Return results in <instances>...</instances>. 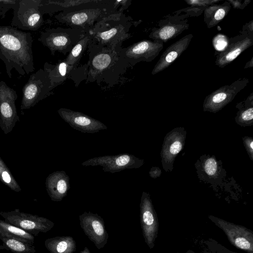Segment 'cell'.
I'll list each match as a JSON object with an SVG mask.
<instances>
[{
  "instance_id": "31",
  "label": "cell",
  "mask_w": 253,
  "mask_h": 253,
  "mask_svg": "<svg viewBox=\"0 0 253 253\" xmlns=\"http://www.w3.org/2000/svg\"><path fill=\"white\" fill-rule=\"evenodd\" d=\"M228 42L229 40L226 36L222 34L217 35L212 40V44L214 48L220 52L226 47Z\"/></svg>"
},
{
  "instance_id": "22",
  "label": "cell",
  "mask_w": 253,
  "mask_h": 253,
  "mask_svg": "<svg viewBox=\"0 0 253 253\" xmlns=\"http://www.w3.org/2000/svg\"><path fill=\"white\" fill-rule=\"evenodd\" d=\"M76 68L77 67L71 66L63 60L55 65L45 62L43 70L46 73L53 89L69 78V75H72V73Z\"/></svg>"
},
{
  "instance_id": "1",
  "label": "cell",
  "mask_w": 253,
  "mask_h": 253,
  "mask_svg": "<svg viewBox=\"0 0 253 253\" xmlns=\"http://www.w3.org/2000/svg\"><path fill=\"white\" fill-rule=\"evenodd\" d=\"M33 42L31 33L11 26H0V59L10 79L13 69L21 76L35 71Z\"/></svg>"
},
{
  "instance_id": "38",
  "label": "cell",
  "mask_w": 253,
  "mask_h": 253,
  "mask_svg": "<svg viewBox=\"0 0 253 253\" xmlns=\"http://www.w3.org/2000/svg\"><path fill=\"white\" fill-rule=\"evenodd\" d=\"M253 58L252 57L251 60L249 62H247L246 66H245V68H251L253 67Z\"/></svg>"
},
{
  "instance_id": "23",
  "label": "cell",
  "mask_w": 253,
  "mask_h": 253,
  "mask_svg": "<svg viewBox=\"0 0 253 253\" xmlns=\"http://www.w3.org/2000/svg\"><path fill=\"white\" fill-rule=\"evenodd\" d=\"M91 1V0H40V10L42 15L44 14L52 15L57 11L60 10L63 11L73 9Z\"/></svg>"
},
{
  "instance_id": "37",
  "label": "cell",
  "mask_w": 253,
  "mask_h": 253,
  "mask_svg": "<svg viewBox=\"0 0 253 253\" xmlns=\"http://www.w3.org/2000/svg\"><path fill=\"white\" fill-rule=\"evenodd\" d=\"M160 173L161 171L158 168H152L149 172L150 176L153 178H156L159 176Z\"/></svg>"
},
{
  "instance_id": "7",
  "label": "cell",
  "mask_w": 253,
  "mask_h": 253,
  "mask_svg": "<svg viewBox=\"0 0 253 253\" xmlns=\"http://www.w3.org/2000/svg\"><path fill=\"white\" fill-rule=\"evenodd\" d=\"M40 4V0H16L11 26L27 31L38 30L44 24Z\"/></svg>"
},
{
  "instance_id": "8",
  "label": "cell",
  "mask_w": 253,
  "mask_h": 253,
  "mask_svg": "<svg viewBox=\"0 0 253 253\" xmlns=\"http://www.w3.org/2000/svg\"><path fill=\"white\" fill-rule=\"evenodd\" d=\"M17 97L13 88L0 81V128L5 134L10 133L19 121L16 106Z\"/></svg>"
},
{
  "instance_id": "25",
  "label": "cell",
  "mask_w": 253,
  "mask_h": 253,
  "mask_svg": "<svg viewBox=\"0 0 253 253\" xmlns=\"http://www.w3.org/2000/svg\"><path fill=\"white\" fill-rule=\"evenodd\" d=\"M231 8L230 4L226 0L222 4H214L206 7L204 10V20L208 28L217 25L227 15Z\"/></svg>"
},
{
  "instance_id": "27",
  "label": "cell",
  "mask_w": 253,
  "mask_h": 253,
  "mask_svg": "<svg viewBox=\"0 0 253 253\" xmlns=\"http://www.w3.org/2000/svg\"><path fill=\"white\" fill-rule=\"evenodd\" d=\"M91 40V37L88 31L85 35L74 46L64 61L68 65L77 67L78 64L84 53L88 47Z\"/></svg>"
},
{
  "instance_id": "11",
  "label": "cell",
  "mask_w": 253,
  "mask_h": 253,
  "mask_svg": "<svg viewBox=\"0 0 253 253\" xmlns=\"http://www.w3.org/2000/svg\"><path fill=\"white\" fill-rule=\"evenodd\" d=\"M209 217L224 232L232 245L248 253H253V232L250 229L213 216Z\"/></svg>"
},
{
  "instance_id": "19",
  "label": "cell",
  "mask_w": 253,
  "mask_h": 253,
  "mask_svg": "<svg viewBox=\"0 0 253 253\" xmlns=\"http://www.w3.org/2000/svg\"><path fill=\"white\" fill-rule=\"evenodd\" d=\"M45 188L52 201L60 202L70 188V177L64 170L54 171L46 177Z\"/></svg>"
},
{
  "instance_id": "30",
  "label": "cell",
  "mask_w": 253,
  "mask_h": 253,
  "mask_svg": "<svg viewBox=\"0 0 253 253\" xmlns=\"http://www.w3.org/2000/svg\"><path fill=\"white\" fill-rule=\"evenodd\" d=\"M236 121L240 125H249L253 123V107L252 106L247 107L246 109L240 111L237 116Z\"/></svg>"
},
{
  "instance_id": "40",
  "label": "cell",
  "mask_w": 253,
  "mask_h": 253,
  "mask_svg": "<svg viewBox=\"0 0 253 253\" xmlns=\"http://www.w3.org/2000/svg\"><path fill=\"white\" fill-rule=\"evenodd\" d=\"M4 249V247L0 245V250H2Z\"/></svg>"
},
{
  "instance_id": "29",
  "label": "cell",
  "mask_w": 253,
  "mask_h": 253,
  "mask_svg": "<svg viewBox=\"0 0 253 253\" xmlns=\"http://www.w3.org/2000/svg\"><path fill=\"white\" fill-rule=\"evenodd\" d=\"M0 239L11 251L16 253L30 252L32 248L28 243L18 240L0 236Z\"/></svg>"
},
{
  "instance_id": "10",
  "label": "cell",
  "mask_w": 253,
  "mask_h": 253,
  "mask_svg": "<svg viewBox=\"0 0 253 253\" xmlns=\"http://www.w3.org/2000/svg\"><path fill=\"white\" fill-rule=\"evenodd\" d=\"M144 164L135 156L123 153L116 155H106L89 159L81 164L83 166H101L104 172L114 173L129 169L140 168Z\"/></svg>"
},
{
  "instance_id": "5",
  "label": "cell",
  "mask_w": 253,
  "mask_h": 253,
  "mask_svg": "<svg viewBox=\"0 0 253 253\" xmlns=\"http://www.w3.org/2000/svg\"><path fill=\"white\" fill-rule=\"evenodd\" d=\"M89 30L80 28H52L40 33L38 41L47 47L52 55L56 52H70Z\"/></svg>"
},
{
  "instance_id": "13",
  "label": "cell",
  "mask_w": 253,
  "mask_h": 253,
  "mask_svg": "<svg viewBox=\"0 0 253 253\" xmlns=\"http://www.w3.org/2000/svg\"><path fill=\"white\" fill-rule=\"evenodd\" d=\"M249 82L247 78L239 79L230 85L221 86L213 91L205 99L204 111L215 113L219 111L231 102Z\"/></svg>"
},
{
  "instance_id": "33",
  "label": "cell",
  "mask_w": 253,
  "mask_h": 253,
  "mask_svg": "<svg viewBox=\"0 0 253 253\" xmlns=\"http://www.w3.org/2000/svg\"><path fill=\"white\" fill-rule=\"evenodd\" d=\"M185 1L192 6L206 8L220 1L219 0H185Z\"/></svg>"
},
{
  "instance_id": "2",
  "label": "cell",
  "mask_w": 253,
  "mask_h": 253,
  "mask_svg": "<svg viewBox=\"0 0 253 253\" xmlns=\"http://www.w3.org/2000/svg\"><path fill=\"white\" fill-rule=\"evenodd\" d=\"M89 79L114 83L129 64L122 53L121 46L109 47L90 43Z\"/></svg>"
},
{
  "instance_id": "18",
  "label": "cell",
  "mask_w": 253,
  "mask_h": 253,
  "mask_svg": "<svg viewBox=\"0 0 253 253\" xmlns=\"http://www.w3.org/2000/svg\"><path fill=\"white\" fill-rule=\"evenodd\" d=\"M193 37L192 34H188L169 46L155 65L152 74L155 75L169 67L187 48Z\"/></svg>"
},
{
  "instance_id": "41",
  "label": "cell",
  "mask_w": 253,
  "mask_h": 253,
  "mask_svg": "<svg viewBox=\"0 0 253 253\" xmlns=\"http://www.w3.org/2000/svg\"><path fill=\"white\" fill-rule=\"evenodd\" d=\"M186 253H193L191 251H189V252H187Z\"/></svg>"
},
{
  "instance_id": "26",
  "label": "cell",
  "mask_w": 253,
  "mask_h": 253,
  "mask_svg": "<svg viewBox=\"0 0 253 253\" xmlns=\"http://www.w3.org/2000/svg\"><path fill=\"white\" fill-rule=\"evenodd\" d=\"M0 236L15 239L28 244L34 242V237L28 232L0 219Z\"/></svg>"
},
{
  "instance_id": "34",
  "label": "cell",
  "mask_w": 253,
  "mask_h": 253,
  "mask_svg": "<svg viewBox=\"0 0 253 253\" xmlns=\"http://www.w3.org/2000/svg\"><path fill=\"white\" fill-rule=\"evenodd\" d=\"M217 163L215 160L211 157L206 160L204 164V169L209 175H213L216 172Z\"/></svg>"
},
{
  "instance_id": "3",
  "label": "cell",
  "mask_w": 253,
  "mask_h": 253,
  "mask_svg": "<svg viewBox=\"0 0 253 253\" xmlns=\"http://www.w3.org/2000/svg\"><path fill=\"white\" fill-rule=\"evenodd\" d=\"M115 0H95L63 11L55 16L59 22L73 28L91 29L104 17L117 10Z\"/></svg>"
},
{
  "instance_id": "15",
  "label": "cell",
  "mask_w": 253,
  "mask_h": 253,
  "mask_svg": "<svg viewBox=\"0 0 253 253\" xmlns=\"http://www.w3.org/2000/svg\"><path fill=\"white\" fill-rule=\"evenodd\" d=\"M163 46L164 43L161 42L144 40L122 48V53L128 64L134 65L141 61H152L159 55Z\"/></svg>"
},
{
  "instance_id": "35",
  "label": "cell",
  "mask_w": 253,
  "mask_h": 253,
  "mask_svg": "<svg viewBox=\"0 0 253 253\" xmlns=\"http://www.w3.org/2000/svg\"><path fill=\"white\" fill-rule=\"evenodd\" d=\"M244 144L248 154L253 160V140L251 137H245L244 138Z\"/></svg>"
},
{
  "instance_id": "42",
  "label": "cell",
  "mask_w": 253,
  "mask_h": 253,
  "mask_svg": "<svg viewBox=\"0 0 253 253\" xmlns=\"http://www.w3.org/2000/svg\"><path fill=\"white\" fill-rule=\"evenodd\" d=\"M0 74H1V72H0Z\"/></svg>"
},
{
  "instance_id": "12",
  "label": "cell",
  "mask_w": 253,
  "mask_h": 253,
  "mask_svg": "<svg viewBox=\"0 0 253 253\" xmlns=\"http://www.w3.org/2000/svg\"><path fill=\"white\" fill-rule=\"evenodd\" d=\"M140 221L145 242L152 249L158 236L159 222L150 195L145 192L140 200Z\"/></svg>"
},
{
  "instance_id": "24",
  "label": "cell",
  "mask_w": 253,
  "mask_h": 253,
  "mask_svg": "<svg viewBox=\"0 0 253 253\" xmlns=\"http://www.w3.org/2000/svg\"><path fill=\"white\" fill-rule=\"evenodd\" d=\"M44 244L50 253H74L77 249L75 240L70 236L50 238L45 241Z\"/></svg>"
},
{
  "instance_id": "20",
  "label": "cell",
  "mask_w": 253,
  "mask_h": 253,
  "mask_svg": "<svg viewBox=\"0 0 253 253\" xmlns=\"http://www.w3.org/2000/svg\"><path fill=\"white\" fill-rule=\"evenodd\" d=\"M189 27L187 21L170 20L161 24L159 28H155L149 35L154 41L166 42L180 34Z\"/></svg>"
},
{
  "instance_id": "39",
  "label": "cell",
  "mask_w": 253,
  "mask_h": 253,
  "mask_svg": "<svg viewBox=\"0 0 253 253\" xmlns=\"http://www.w3.org/2000/svg\"><path fill=\"white\" fill-rule=\"evenodd\" d=\"M80 253H91L90 252L89 249L87 247H85L83 250H82L80 251Z\"/></svg>"
},
{
  "instance_id": "28",
  "label": "cell",
  "mask_w": 253,
  "mask_h": 253,
  "mask_svg": "<svg viewBox=\"0 0 253 253\" xmlns=\"http://www.w3.org/2000/svg\"><path fill=\"white\" fill-rule=\"evenodd\" d=\"M0 180L12 190L19 192L21 188L9 168L0 157Z\"/></svg>"
},
{
  "instance_id": "32",
  "label": "cell",
  "mask_w": 253,
  "mask_h": 253,
  "mask_svg": "<svg viewBox=\"0 0 253 253\" xmlns=\"http://www.w3.org/2000/svg\"><path fill=\"white\" fill-rule=\"evenodd\" d=\"M16 0H0V17H5L6 13L13 8Z\"/></svg>"
},
{
  "instance_id": "21",
  "label": "cell",
  "mask_w": 253,
  "mask_h": 253,
  "mask_svg": "<svg viewBox=\"0 0 253 253\" xmlns=\"http://www.w3.org/2000/svg\"><path fill=\"white\" fill-rule=\"evenodd\" d=\"M167 136L162 151V157L163 165L169 166L172 164L175 156L182 149L185 135L173 130Z\"/></svg>"
},
{
  "instance_id": "14",
  "label": "cell",
  "mask_w": 253,
  "mask_h": 253,
  "mask_svg": "<svg viewBox=\"0 0 253 253\" xmlns=\"http://www.w3.org/2000/svg\"><path fill=\"white\" fill-rule=\"evenodd\" d=\"M79 220L84 233L96 248H103L108 242L109 234L102 217L97 213L85 211L79 215Z\"/></svg>"
},
{
  "instance_id": "17",
  "label": "cell",
  "mask_w": 253,
  "mask_h": 253,
  "mask_svg": "<svg viewBox=\"0 0 253 253\" xmlns=\"http://www.w3.org/2000/svg\"><path fill=\"white\" fill-rule=\"evenodd\" d=\"M253 44V33L244 30L242 34L229 40L226 47L216 56L215 65L223 68Z\"/></svg>"
},
{
  "instance_id": "6",
  "label": "cell",
  "mask_w": 253,
  "mask_h": 253,
  "mask_svg": "<svg viewBox=\"0 0 253 253\" xmlns=\"http://www.w3.org/2000/svg\"><path fill=\"white\" fill-rule=\"evenodd\" d=\"M50 80L46 73L40 69L32 74L22 88L20 106L21 114L52 94Z\"/></svg>"
},
{
  "instance_id": "4",
  "label": "cell",
  "mask_w": 253,
  "mask_h": 253,
  "mask_svg": "<svg viewBox=\"0 0 253 253\" xmlns=\"http://www.w3.org/2000/svg\"><path fill=\"white\" fill-rule=\"evenodd\" d=\"M130 23L123 12L118 11L104 17L89 30L90 43L109 47L121 46L130 37Z\"/></svg>"
},
{
  "instance_id": "16",
  "label": "cell",
  "mask_w": 253,
  "mask_h": 253,
  "mask_svg": "<svg viewBox=\"0 0 253 253\" xmlns=\"http://www.w3.org/2000/svg\"><path fill=\"white\" fill-rule=\"evenodd\" d=\"M57 113L70 126L81 132L94 133L108 128L100 121L82 112L61 108L57 110Z\"/></svg>"
},
{
  "instance_id": "36",
  "label": "cell",
  "mask_w": 253,
  "mask_h": 253,
  "mask_svg": "<svg viewBox=\"0 0 253 253\" xmlns=\"http://www.w3.org/2000/svg\"><path fill=\"white\" fill-rule=\"evenodd\" d=\"M227 1L230 4H231L234 8L239 9H244L251 1L249 0H246L244 1L239 0H228Z\"/></svg>"
},
{
  "instance_id": "9",
  "label": "cell",
  "mask_w": 253,
  "mask_h": 253,
  "mask_svg": "<svg viewBox=\"0 0 253 253\" xmlns=\"http://www.w3.org/2000/svg\"><path fill=\"white\" fill-rule=\"evenodd\" d=\"M0 215L8 223L35 234L46 233L54 226L52 221L45 217L23 212L18 209L8 212H0Z\"/></svg>"
}]
</instances>
